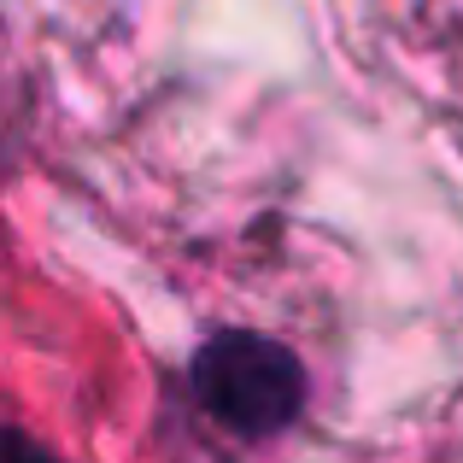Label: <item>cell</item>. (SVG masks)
Instances as JSON below:
<instances>
[{
	"label": "cell",
	"mask_w": 463,
	"mask_h": 463,
	"mask_svg": "<svg viewBox=\"0 0 463 463\" xmlns=\"http://www.w3.org/2000/svg\"><path fill=\"white\" fill-rule=\"evenodd\" d=\"M188 393L223 434L259 446L306 417L311 375L288 340L259 328H217L188 358Z\"/></svg>",
	"instance_id": "obj_1"
},
{
	"label": "cell",
	"mask_w": 463,
	"mask_h": 463,
	"mask_svg": "<svg viewBox=\"0 0 463 463\" xmlns=\"http://www.w3.org/2000/svg\"><path fill=\"white\" fill-rule=\"evenodd\" d=\"M6 463H65V458L47 452L42 440H30L24 429H6Z\"/></svg>",
	"instance_id": "obj_2"
}]
</instances>
